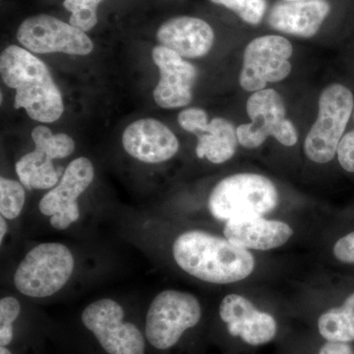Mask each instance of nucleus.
<instances>
[{
	"label": "nucleus",
	"instance_id": "f257e3e1",
	"mask_svg": "<svg viewBox=\"0 0 354 354\" xmlns=\"http://www.w3.org/2000/svg\"><path fill=\"white\" fill-rule=\"evenodd\" d=\"M172 253L184 272L218 285L248 278L255 268V259L247 249L202 230H189L177 236Z\"/></svg>",
	"mask_w": 354,
	"mask_h": 354
},
{
	"label": "nucleus",
	"instance_id": "f03ea898",
	"mask_svg": "<svg viewBox=\"0 0 354 354\" xmlns=\"http://www.w3.org/2000/svg\"><path fill=\"white\" fill-rule=\"evenodd\" d=\"M2 81L15 88L14 108L24 109L29 118L41 123L55 122L64 111L62 93L48 66L31 51L7 46L0 55Z\"/></svg>",
	"mask_w": 354,
	"mask_h": 354
},
{
	"label": "nucleus",
	"instance_id": "7ed1b4c3",
	"mask_svg": "<svg viewBox=\"0 0 354 354\" xmlns=\"http://www.w3.org/2000/svg\"><path fill=\"white\" fill-rule=\"evenodd\" d=\"M279 203V193L271 179L256 174H237L216 184L209 197L211 215L228 221L259 218Z\"/></svg>",
	"mask_w": 354,
	"mask_h": 354
},
{
	"label": "nucleus",
	"instance_id": "20e7f679",
	"mask_svg": "<svg viewBox=\"0 0 354 354\" xmlns=\"http://www.w3.org/2000/svg\"><path fill=\"white\" fill-rule=\"evenodd\" d=\"M73 255L62 243H41L26 254L14 274V285L26 297L44 298L62 290L74 271Z\"/></svg>",
	"mask_w": 354,
	"mask_h": 354
},
{
	"label": "nucleus",
	"instance_id": "39448f33",
	"mask_svg": "<svg viewBox=\"0 0 354 354\" xmlns=\"http://www.w3.org/2000/svg\"><path fill=\"white\" fill-rule=\"evenodd\" d=\"M353 106V94L346 86L333 84L323 91L318 118L304 142V152L309 160L327 164L335 158Z\"/></svg>",
	"mask_w": 354,
	"mask_h": 354
},
{
	"label": "nucleus",
	"instance_id": "423d86ee",
	"mask_svg": "<svg viewBox=\"0 0 354 354\" xmlns=\"http://www.w3.org/2000/svg\"><path fill=\"white\" fill-rule=\"evenodd\" d=\"M201 317V305L194 295L179 290L162 291L147 312V341L158 351L171 348L185 330L200 322Z\"/></svg>",
	"mask_w": 354,
	"mask_h": 354
},
{
	"label": "nucleus",
	"instance_id": "0eeeda50",
	"mask_svg": "<svg viewBox=\"0 0 354 354\" xmlns=\"http://www.w3.org/2000/svg\"><path fill=\"white\" fill-rule=\"evenodd\" d=\"M246 111L251 122L236 128L239 142L244 148H258L270 136L283 146L292 147L297 143V128L286 118L285 104L274 88L254 92L247 101Z\"/></svg>",
	"mask_w": 354,
	"mask_h": 354
},
{
	"label": "nucleus",
	"instance_id": "6e6552de",
	"mask_svg": "<svg viewBox=\"0 0 354 354\" xmlns=\"http://www.w3.org/2000/svg\"><path fill=\"white\" fill-rule=\"evenodd\" d=\"M292 44L279 35L252 39L244 50L239 84L247 92L264 90L269 83L281 82L290 75Z\"/></svg>",
	"mask_w": 354,
	"mask_h": 354
},
{
	"label": "nucleus",
	"instance_id": "1a4fd4ad",
	"mask_svg": "<svg viewBox=\"0 0 354 354\" xmlns=\"http://www.w3.org/2000/svg\"><path fill=\"white\" fill-rule=\"evenodd\" d=\"M118 302L102 298L88 304L82 313L83 325L109 354H145V339L134 324L124 320Z\"/></svg>",
	"mask_w": 354,
	"mask_h": 354
},
{
	"label": "nucleus",
	"instance_id": "9d476101",
	"mask_svg": "<svg viewBox=\"0 0 354 354\" xmlns=\"http://www.w3.org/2000/svg\"><path fill=\"white\" fill-rule=\"evenodd\" d=\"M18 41L31 53L88 55L94 44L85 32L48 14L31 16L18 28Z\"/></svg>",
	"mask_w": 354,
	"mask_h": 354
},
{
	"label": "nucleus",
	"instance_id": "9b49d317",
	"mask_svg": "<svg viewBox=\"0 0 354 354\" xmlns=\"http://www.w3.org/2000/svg\"><path fill=\"white\" fill-rule=\"evenodd\" d=\"M95 177L94 165L87 158L72 160L57 186L48 191L39 209L44 216H50V225L55 230H65L78 221L80 209L78 198L88 189Z\"/></svg>",
	"mask_w": 354,
	"mask_h": 354
},
{
	"label": "nucleus",
	"instance_id": "f8f14e48",
	"mask_svg": "<svg viewBox=\"0 0 354 354\" xmlns=\"http://www.w3.org/2000/svg\"><path fill=\"white\" fill-rule=\"evenodd\" d=\"M177 120L185 131L197 136L198 158L220 165L234 157L239 137L234 124L225 118H216L209 122L204 109L190 108L181 111Z\"/></svg>",
	"mask_w": 354,
	"mask_h": 354
},
{
	"label": "nucleus",
	"instance_id": "ddd939ff",
	"mask_svg": "<svg viewBox=\"0 0 354 354\" xmlns=\"http://www.w3.org/2000/svg\"><path fill=\"white\" fill-rule=\"evenodd\" d=\"M152 57L160 70V81L153 90L156 104L169 109L188 106L193 99L196 67L164 46L153 48Z\"/></svg>",
	"mask_w": 354,
	"mask_h": 354
},
{
	"label": "nucleus",
	"instance_id": "4468645a",
	"mask_svg": "<svg viewBox=\"0 0 354 354\" xmlns=\"http://www.w3.org/2000/svg\"><path fill=\"white\" fill-rule=\"evenodd\" d=\"M122 145L128 155L146 164L167 162L179 150L174 133L153 118H143L128 125L122 134Z\"/></svg>",
	"mask_w": 354,
	"mask_h": 354
},
{
	"label": "nucleus",
	"instance_id": "2eb2a0df",
	"mask_svg": "<svg viewBox=\"0 0 354 354\" xmlns=\"http://www.w3.org/2000/svg\"><path fill=\"white\" fill-rule=\"evenodd\" d=\"M220 316L232 337L250 346L268 344L276 337L277 322L271 314L261 312L252 302L239 295H228L220 305Z\"/></svg>",
	"mask_w": 354,
	"mask_h": 354
},
{
	"label": "nucleus",
	"instance_id": "dca6fc26",
	"mask_svg": "<svg viewBox=\"0 0 354 354\" xmlns=\"http://www.w3.org/2000/svg\"><path fill=\"white\" fill-rule=\"evenodd\" d=\"M330 12L329 0H279L270 7L266 20L276 31L310 39L318 34Z\"/></svg>",
	"mask_w": 354,
	"mask_h": 354
},
{
	"label": "nucleus",
	"instance_id": "f3484780",
	"mask_svg": "<svg viewBox=\"0 0 354 354\" xmlns=\"http://www.w3.org/2000/svg\"><path fill=\"white\" fill-rule=\"evenodd\" d=\"M157 39L181 57L198 58L208 55L215 41V32L207 21L193 16H177L160 26Z\"/></svg>",
	"mask_w": 354,
	"mask_h": 354
},
{
	"label": "nucleus",
	"instance_id": "a211bd4d",
	"mask_svg": "<svg viewBox=\"0 0 354 354\" xmlns=\"http://www.w3.org/2000/svg\"><path fill=\"white\" fill-rule=\"evenodd\" d=\"M223 234L235 246L266 251L283 246L292 236L293 230L283 221L259 216L225 221Z\"/></svg>",
	"mask_w": 354,
	"mask_h": 354
},
{
	"label": "nucleus",
	"instance_id": "6ab92c4d",
	"mask_svg": "<svg viewBox=\"0 0 354 354\" xmlns=\"http://www.w3.org/2000/svg\"><path fill=\"white\" fill-rule=\"evenodd\" d=\"M16 172L28 190L53 189L64 174V167H55L53 160L38 149L18 160Z\"/></svg>",
	"mask_w": 354,
	"mask_h": 354
},
{
	"label": "nucleus",
	"instance_id": "aec40b11",
	"mask_svg": "<svg viewBox=\"0 0 354 354\" xmlns=\"http://www.w3.org/2000/svg\"><path fill=\"white\" fill-rule=\"evenodd\" d=\"M320 335L328 342L354 341V292L342 306L328 310L318 320Z\"/></svg>",
	"mask_w": 354,
	"mask_h": 354
},
{
	"label": "nucleus",
	"instance_id": "412c9836",
	"mask_svg": "<svg viewBox=\"0 0 354 354\" xmlns=\"http://www.w3.org/2000/svg\"><path fill=\"white\" fill-rule=\"evenodd\" d=\"M32 138L36 149L41 151L51 160L69 157L75 150V142L65 133L53 134V131L44 125L35 127Z\"/></svg>",
	"mask_w": 354,
	"mask_h": 354
},
{
	"label": "nucleus",
	"instance_id": "4be33fe9",
	"mask_svg": "<svg viewBox=\"0 0 354 354\" xmlns=\"http://www.w3.org/2000/svg\"><path fill=\"white\" fill-rule=\"evenodd\" d=\"M216 6L225 7L246 24L257 26L269 12L268 0H209Z\"/></svg>",
	"mask_w": 354,
	"mask_h": 354
},
{
	"label": "nucleus",
	"instance_id": "5701e85b",
	"mask_svg": "<svg viewBox=\"0 0 354 354\" xmlns=\"http://www.w3.org/2000/svg\"><path fill=\"white\" fill-rule=\"evenodd\" d=\"M25 187L13 179L0 178V213L7 220H15L25 205Z\"/></svg>",
	"mask_w": 354,
	"mask_h": 354
},
{
	"label": "nucleus",
	"instance_id": "b1692460",
	"mask_svg": "<svg viewBox=\"0 0 354 354\" xmlns=\"http://www.w3.org/2000/svg\"><path fill=\"white\" fill-rule=\"evenodd\" d=\"M104 0H64V6L71 13L69 23L77 29L88 32L99 22L97 8Z\"/></svg>",
	"mask_w": 354,
	"mask_h": 354
},
{
	"label": "nucleus",
	"instance_id": "393cba45",
	"mask_svg": "<svg viewBox=\"0 0 354 354\" xmlns=\"http://www.w3.org/2000/svg\"><path fill=\"white\" fill-rule=\"evenodd\" d=\"M20 312V302L15 297H7L0 300V346H7L12 342L13 323Z\"/></svg>",
	"mask_w": 354,
	"mask_h": 354
},
{
	"label": "nucleus",
	"instance_id": "a878e982",
	"mask_svg": "<svg viewBox=\"0 0 354 354\" xmlns=\"http://www.w3.org/2000/svg\"><path fill=\"white\" fill-rule=\"evenodd\" d=\"M337 153L342 169L354 172V130L344 135Z\"/></svg>",
	"mask_w": 354,
	"mask_h": 354
},
{
	"label": "nucleus",
	"instance_id": "bb28decb",
	"mask_svg": "<svg viewBox=\"0 0 354 354\" xmlns=\"http://www.w3.org/2000/svg\"><path fill=\"white\" fill-rule=\"evenodd\" d=\"M334 255L339 262L354 264V232L335 242Z\"/></svg>",
	"mask_w": 354,
	"mask_h": 354
},
{
	"label": "nucleus",
	"instance_id": "cd10ccee",
	"mask_svg": "<svg viewBox=\"0 0 354 354\" xmlns=\"http://www.w3.org/2000/svg\"><path fill=\"white\" fill-rule=\"evenodd\" d=\"M318 354H354V351L346 342H327Z\"/></svg>",
	"mask_w": 354,
	"mask_h": 354
},
{
	"label": "nucleus",
	"instance_id": "c85d7f7f",
	"mask_svg": "<svg viewBox=\"0 0 354 354\" xmlns=\"http://www.w3.org/2000/svg\"><path fill=\"white\" fill-rule=\"evenodd\" d=\"M7 230H8V225H7V223L6 221V218L1 216L0 218V242H3L4 236H6L7 234Z\"/></svg>",
	"mask_w": 354,
	"mask_h": 354
},
{
	"label": "nucleus",
	"instance_id": "c756f323",
	"mask_svg": "<svg viewBox=\"0 0 354 354\" xmlns=\"http://www.w3.org/2000/svg\"><path fill=\"white\" fill-rule=\"evenodd\" d=\"M0 354H12L6 346H0Z\"/></svg>",
	"mask_w": 354,
	"mask_h": 354
},
{
	"label": "nucleus",
	"instance_id": "7c9ffc66",
	"mask_svg": "<svg viewBox=\"0 0 354 354\" xmlns=\"http://www.w3.org/2000/svg\"><path fill=\"white\" fill-rule=\"evenodd\" d=\"M286 1H298V0H286Z\"/></svg>",
	"mask_w": 354,
	"mask_h": 354
}]
</instances>
